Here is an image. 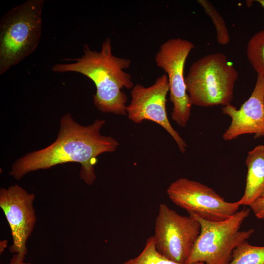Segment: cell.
I'll return each instance as SVG.
<instances>
[{
	"instance_id": "obj_16",
	"label": "cell",
	"mask_w": 264,
	"mask_h": 264,
	"mask_svg": "<svg viewBox=\"0 0 264 264\" xmlns=\"http://www.w3.org/2000/svg\"><path fill=\"white\" fill-rule=\"evenodd\" d=\"M197 1L211 19L216 28L217 42L221 45L228 44L230 36L223 18L209 0H198Z\"/></svg>"
},
{
	"instance_id": "obj_15",
	"label": "cell",
	"mask_w": 264,
	"mask_h": 264,
	"mask_svg": "<svg viewBox=\"0 0 264 264\" xmlns=\"http://www.w3.org/2000/svg\"><path fill=\"white\" fill-rule=\"evenodd\" d=\"M122 264H182L172 261L159 253L156 250L153 236L149 237L141 253L136 257L128 260ZM186 264H204L195 263Z\"/></svg>"
},
{
	"instance_id": "obj_6",
	"label": "cell",
	"mask_w": 264,
	"mask_h": 264,
	"mask_svg": "<svg viewBox=\"0 0 264 264\" xmlns=\"http://www.w3.org/2000/svg\"><path fill=\"white\" fill-rule=\"evenodd\" d=\"M200 229V223L194 217L180 215L166 204L161 203L153 236L156 249L166 258L186 264Z\"/></svg>"
},
{
	"instance_id": "obj_3",
	"label": "cell",
	"mask_w": 264,
	"mask_h": 264,
	"mask_svg": "<svg viewBox=\"0 0 264 264\" xmlns=\"http://www.w3.org/2000/svg\"><path fill=\"white\" fill-rule=\"evenodd\" d=\"M43 0H28L8 10L0 21V74L31 54L42 32Z\"/></svg>"
},
{
	"instance_id": "obj_11",
	"label": "cell",
	"mask_w": 264,
	"mask_h": 264,
	"mask_svg": "<svg viewBox=\"0 0 264 264\" xmlns=\"http://www.w3.org/2000/svg\"><path fill=\"white\" fill-rule=\"evenodd\" d=\"M222 112L231 119L222 135L224 140H232L245 134L264 138V79L257 76L250 96L239 109L230 104L222 108Z\"/></svg>"
},
{
	"instance_id": "obj_19",
	"label": "cell",
	"mask_w": 264,
	"mask_h": 264,
	"mask_svg": "<svg viewBox=\"0 0 264 264\" xmlns=\"http://www.w3.org/2000/svg\"><path fill=\"white\" fill-rule=\"evenodd\" d=\"M256 1L264 8V0H257Z\"/></svg>"
},
{
	"instance_id": "obj_2",
	"label": "cell",
	"mask_w": 264,
	"mask_h": 264,
	"mask_svg": "<svg viewBox=\"0 0 264 264\" xmlns=\"http://www.w3.org/2000/svg\"><path fill=\"white\" fill-rule=\"evenodd\" d=\"M83 55L73 59L75 62L57 64L52 70L55 72H75L91 79L96 87L93 103L102 112L126 115L127 96L123 88L132 89L131 75L124 71L131 61L112 53L109 38L103 42L100 51L92 50L88 44L83 47Z\"/></svg>"
},
{
	"instance_id": "obj_9",
	"label": "cell",
	"mask_w": 264,
	"mask_h": 264,
	"mask_svg": "<svg viewBox=\"0 0 264 264\" xmlns=\"http://www.w3.org/2000/svg\"><path fill=\"white\" fill-rule=\"evenodd\" d=\"M35 196L18 184L0 190V207L9 224L12 244V258L24 260L26 243L33 231L37 218L34 207Z\"/></svg>"
},
{
	"instance_id": "obj_14",
	"label": "cell",
	"mask_w": 264,
	"mask_h": 264,
	"mask_svg": "<svg viewBox=\"0 0 264 264\" xmlns=\"http://www.w3.org/2000/svg\"><path fill=\"white\" fill-rule=\"evenodd\" d=\"M229 264H264V246H254L244 241L234 250Z\"/></svg>"
},
{
	"instance_id": "obj_17",
	"label": "cell",
	"mask_w": 264,
	"mask_h": 264,
	"mask_svg": "<svg viewBox=\"0 0 264 264\" xmlns=\"http://www.w3.org/2000/svg\"><path fill=\"white\" fill-rule=\"evenodd\" d=\"M249 207L258 219L264 220V197L257 199Z\"/></svg>"
},
{
	"instance_id": "obj_5",
	"label": "cell",
	"mask_w": 264,
	"mask_h": 264,
	"mask_svg": "<svg viewBox=\"0 0 264 264\" xmlns=\"http://www.w3.org/2000/svg\"><path fill=\"white\" fill-rule=\"evenodd\" d=\"M249 213V209L244 208L220 221H208L192 216L199 221L201 229L187 264H229L235 248L255 232L253 228L240 230Z\"/></svg>"
},
{
	"instance_id": "obj_1",
	"label": "cell",
	"mask_w": 264,
	"mask_h": 264,
	"mask_svg": "<svg viewBox=\"0 0 264 264\" xmlns=\"http://www.w3.org/2000/svg\"><path fill=\"white\" fill-rule=\"evenodd\" d=\"M105 124L104 120L97 119L88 126H83L70 113L63 115L56 139L48 146L18 159L12 165L10 176L20 180L32 172L75 162L81 164V179L92 185L96 178L94 166L97 157L115 152L119 145L113 137L101 133Z\"/></svg>"
},
{
	"instance_id": "obj_4",
	"label": "cell",
	"mask_w": 264,
	"mask_h": 264,
	"mask_svg": "<svg viewBox=\"0 0 264 264\" xmlns=\"http://www.w3.org/2000/svg\"><path fill=\"white\" fill-rule=\"evenodd\" d=\"M238 76L222 53L208 54L196 61L185 78L192 104L203 107L231 104Z\"/></svg>"
},
{
	"instance_id": "obj_13",
	"label": "cell",
	"mask_w": 264,
	"mask_h": 264,
	"mask_svg": "<svg viewBox=\"0 0 264 264\" xmlns=\"http://www.w3.org/2000/svg\"><path fill=\"white\" fill-rule=\"evenodd\" d=\"M247 58L258 75L264 79V29L249 40L246 50Z\"/></svg>"
},
{
	"instance_id": "obj_10",
	"label": "cell",
	"mask_w": 264,
	"mask_h": 264,
	"mask_svg": "<svg viewBox=\"0 0 264 264\" xmlns=\"http://www.w3.org/2000/svg\"><path fill=\"white\" fill-rule=\"evenodd\" d=\"M169 91V85L166 74L158 77L149 87L136 84L131 92V100L127 106V115L136 124L150 120L159 125L171 135L179 151L184 153L187 145L171 125L167 114L166 96Z\"/></svg>"
},
{
	"instance_id": "obj_12",
	"label": "cell",
	"mask_w": 264,
	"mask_h": 264,
	"mask_svg": "<svg viewBox=\"0 0 264 264\" xmlns=\"http://www.w3.org/2000/svg\"><path fill=\"white\" fill-rule=\"evenodd\" d=\"M247 173L244 194L238 201L250 206L264 197V145H259L248 152L245 160Z\"/></svg>"
},
{
	"instance_id": "obj_7",
	"label": "cell",
	"mask_w": 264,
	"mask_h": 264,
	"mask_svg": "<svg viewBox=\"0 0 264 264\" xmlns=\"http://www.w3.org/2000/svg\"><path fill=\"white\" fill-rule=\"evenodd\" d=\"M194 47L190 41L172 38L161 44L154 58L156 65L164 70L168 77L170 100L173 105L172 119L182 127L186 126L189 120L193 105L186 90L184 68Z\"/></svg>"
},
{
	"instance_id": "obj_18",
	"label": "cell",
	"mask_w": 264,
	"mask_h": 264,
	"mask_svg": "<svg viewBox=\"0 0 264 264\" xmlns=\"http://www.w3.org/2000/svg\"><path fill=\"white\" fill-rule=\"evenodd\" d=\"M9 264H31L29 263H26L23 260H17L11 258Z\"/></svg>"
},
{
	"instance_id": "obj_8",
	"label": "cell",
	"mask_w": 264,
	"mask_h": 264,
	"mask_svg": "<svg viewBox=\"0 0 264 264\" xmlns=\"http://www.w3.org/2000/svg\"><path fill=\"white\" fill-rule=\"evenodd\" d=\"M170 200L192 216L211 221L232 217L240 208L238 201L227 202L212 188L187 178H179L167 189Z\"/></svg>"
}]
</instances>
